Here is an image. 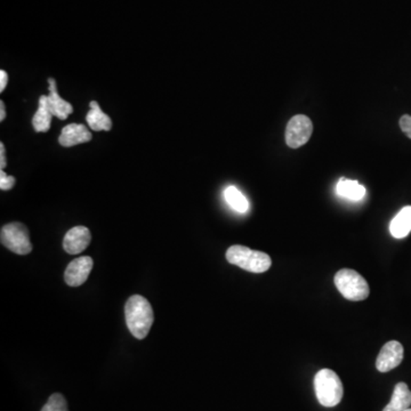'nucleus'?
Returning <instances> with one entry per match:
<instances>
[{
    "label": "nucleus",
    "mask_w": 411,
    "mask_h": 411,
    "mask_svg": "<svg viewBox=\"0 0 411 411\" xmlns=\"http://www.w3.org/2000/svg\"><path fill=\"white\" fill-rule=\"evenodd\" d=\"M126 324L130 334L137 339H144L153 324V310L146 297L134 295L125 305Z\"/></svg>",
    "instance_id": "f257e3e1"
},
{
    "label": "nucleus",
    "mask_w": 411,
    "mask_h": 411,
    "mask_svg": "<svg viewBox=\"0 0 411 411\" xmlns=\"http://www.w3.org/2000/svg\"><path fill=\"white\" fill-rule=\"evenodd\" d=\"M227 260L229 263L251 273L266 272L272 265V260L269 255L240 245L231 246L227 249Z\"/></svg>",
    "instance_id": "f03ea898"
},
{
    "label": "nucleus",
    "mask_w": 411,
    "mask_h": 411,
    "mask_svg": "<svg viewBox=\"0 0 411 411\" xmlns=\"http://www.w3.org/2000/svg\"><path fill=\"white\" fill-rule=\"evenodd\" d=\"M315 396L320 405L331 408L343 399L344 387L339 375L330 369H321L315 377Z\"/></svg>",
    "instance_id": "7ed1b4c3"
},
{
    "label": "nucleus",
    "mask_w": 411,
    "mask_h": 411,
    "mask_svg": "<svg viewBox=\"0 0 411 411\" xmlns=\"http://www.w3.org/2000/svg\"><path fill=\"white\" fill-rule=\"evenodd\" d=\"M334 282L339 293L348 301H365L370 293V288L366 279L354 270H339L335 274Z\"/></svg>",
    "instance_id": "20e7f679"
},
{
    "label": "nucleus",
    "mask_w": 411,
    "mask_h": 411,
    "mask_svg": "<svg viewBox=\"0 0 411 411\" xmlns=\"http://www.w3.org/2000/svg\"><path fill=\"white\" fill-rule=\"evenodd\" d=\"M0 240L7 249L18 255H27L32 251L29 231L25 224L9 223L1 229Z\"/></svg>",
    "instance_id": "39448f33"
},
{
    "label": "nucleus",
    "mask_w": 411,
    "mask_h": 411,
    "mask_svg": "<svg viewBox=\"0 0 411 411\" xmlns=\"http://www.w3.org/2000/svg\"><path fill=\"white\" fill-rule=\"evenodd\" d=\"M313 132L311 119L304 115H295L286 128V143L291 148H298L308 143Z\"/></svg>",
    "instance_id": "423d86ee"
},
{
    "label": "nucleus",
    "mask_w": 411,
    "mask_h": 411,
    "mask_svg": "<svg viewBox=\"0 0 411 411\" xmlns=\"http://www.w3.org/2000/svg\"><path fill=\"white\" fill-rule=\"evenodd\" d=\"M94 262L89 256L78 257L68 265L64 279L70 287H79L87 282Z\"/></svg>",
    "instance_id": "0eeeda50"
},
{
    "label": "nucleus",
    "mask_w": 411,
    "mask_h": 411,
    "mask_svg": "<svg viewBox=\"0 0 411 411\" xmlns=\"http://www.w3.org/2000/svg\"><path fill=\"white\" fill-rule=\"evenodd\" d=\"M403 360V346L401 343L391 341L381 348L376 360L378 372H387L393 370Z\"/></svg>",
    "instance_id": "6e6552de"
},
{
    "label": "nucleus",
    "mask_w": 411,
    "mask_h": 411,
    "mask_svg": "<svg viewBox=\"0 0 411 411\" xmlns=\"http://www.w3.org/2000/svg\"><path fill=\"white\" fill-rule=\"evenodd\" d=\"M91 241V231L86 227H75L64 236L63 248L70 255H78L87 248Z\"/></svg>",
    "instance_id": "1a4fd4ad"
},
{
    "label": "nucleus",
    "mask_w": 411,
    "mask_h": 411,
    "mask_svg": "<svg viewBox=\"0 0 411 411\" xmlns=\"http://www.w3.org/2000/svg\"><path fill=\"white\" fill-rule=\"evenodd\" d=\"M91 139V133L85 125L70 124L61 132L58 143L64 148H71L89 142Z\"/></svg>",
    "instance_id": "9d476101"
},
{
    "label": "nucleus",
    "mask_w": 411,
    "mask_h": 411,
    "mask_svg": "<svg viewBox=\"0 0 411 411\" xmlns=\"http://www.w3.org/2000/svg\"><path fill=\"white\" fill-rule=\"evenodd\" d=\"M49 104L51 113L61 120H65L73 112V106L58 95L55 79H49Z\"/></svg>",
    "instance_id": "9b49d317"
},
{
    "label": "nucleus",
    "mask_w": 411,
    "mask_h": 411,
    "mask_svg": "<svg viewBox=\"0 0 411 411\" xmlns=\"http://www.w3.org/2000/svg\"><path fill=\"white\" fill-rule=\"evenodd\" d=\"M390 232L396 239H403L411 232V206L403 207L390 224Z\"/></svg>",
    "instance_id": "f8f14e48"
},
{
    "label": "nucleus",
    "mask_w": 411,
    "mask_h": 411,
    "mask_svg": "<svg viewBox=\"0 0 411 411\" xmlns=\"http://www.w3.org/2000/svg\"><path fill=\"white\" fill-rule=\"evenodd\" d=\"M51 108L49 104V96L42 95L39 99V108L34 113L32 118V126L37 133H45L51 128V119H53Z\"/></svg>",
    "instance_id": "ddd939ff"
},
{
    "label": "nucleus",
    "mask_w": 411,
    "mask_h": 411,
    "mask_svg": "<svg viewBox=\"0 0 411 411\" xmlns=\"http://www.w3.org/2000/svg\"><path fill=\"white\" fill-rule=\"evenodd\" d=\"M411 391L405 383H398L394 387L390 403L383 411H403L410 408Z\"/></svg>",
    "instance_id": "4468645a"
},
{
    "label": "nucleus",
    "mask_w": 411,
    "mask_h": 411,
    "mask_svg": "<svg viewBox=\"0 0 411 411\" xmlns=\"http://www.w3.org/2000/svg\"><path fill=\"white\" fill-rule=\"evenodd\" d=\"M89 108H91V110L86 115V120H87L88 126L91 127V129L95 130V132L111 129V119H110L109 115H106L101 110L99 103L96 101H91L89 103Z\"/></svg>",
    "instance_id": "2eb2a0df"
},
{
    "label": "nucleus",
    "mask_w": 411,
    "mask_h": 411,
    "mask_svg": "<svg viewBox=\"0 0 411 411\" xmlns=\"http://www.w3.org/2000/svg\"><path fill=\"white\" fill-rule=\"evenodd\" d=\"M336 190L341 197L353 200V201L363 199L365 194H366V189L363 185L359 184L357 181H351V179H341Z\"/></svg>",
    "instance_id": "dca6fc26"
},
{
    "label": "nucleus",
    "mask_w": 411,
    "mask_h": 411,
    "mask_svg": "<svg viewBox=\"0 0 411 411\" xmlns=\"http://www.w3.org/2000/svg\"><path fill=\"white\" fill-rule=\"evenodd\" d=\"M224 197L227 203L230 205L231 208L234 209L238 213H246L248 210V200L240 192L236 186H229L224 191Z\"/></svg>",
    "instance_id": "f3484780"
},
{
    "label": "nucleus",
    "mask_w": 411,
    "mask_h": 411,
    "mask_svg": "<svg viewBox=\"0 0 411 411\" xmlns=\"http://www.w3.org/2000/svg\"><path fill=\"white\" fill-rule=\"evenodd\" d=\"M42 411H69L68 410L67 401L63 396L60 393H55L51 396L49 401L44 405Z\"/></svg>",
    "instance_id": "a211bd4d"
},
{
    "label": "nucleus",
    "mask_w": 411,
    "mask_h": 411,
    "mask_svg": "<svg viewBox=\"0 0 411 411\" xmlns=\"http://www.w3.org/2000/svg\"><path fill=\"white\" fill-rule=\"evenodd\" d=\"M15 185V177L7 175L3 170H0V189L3 191L11 190Z\"/></svg>",
    "instance_id": "6ab92c4d"
},
{
    "label": "nucleus",
    "mask_w": 411,
    "mask_h": 411,
    "mask_svg": "<svg viewBox=\"0 0 411 411\" xmlns=\"http://www.w3.org/2000/svg\"><path fill=\"white\" fill-rule=\"evenodd\" d=\"M400 127L403 133L411 139V115H405L400 119Z\"/></svg>",
    "instance_id": "aec40b11"
},
{
    "label": "nucleus",
    "mask_w": 411,
    "mask_h": 411,
    "mask_svg": "<svg viewBox=\"0 0 411 411\" xmlns=\"http://www.w3.org/2000/svg\"><path fill=\"white\" fill-rule=\"evenodd\" d=\"M6 150H5V146L4 143H0V168L4 170V168L6 167Z\"/></svg>",
    "instance_id": "412c9836"
},
{
    "label": "nucleus",
    "mask_w": 411,
    "mask_h": 411,
    "mask_svg": "<svg viewBox=\"0 0 411 411\" xmlns=\"http://www.w3.org/2000/svg\"><path fill=\"white\" fill-rule=\"evenodd\" d=\"M7 82H8V76H7L6 71L1 70L0 71V91H5L6 88Z\"/></svg>",
    "instance_id": "4be33fe9"
},
{
    "label": "nucleus",
    "mask_w": 411,
    "mask_h": 411,
    "mask_svg": "<svg viewBox=\"0 0 411 411\" xmlns=\"http://www.w3.org/2000/svg\"><path fill=\"white\" fill-rule=\"evenodd\" d=\"M6 118V110H5V103L1 101L0 102V121L5 120Z\"/></svg>",
    "instance_id": "5701e85b"
},
{
    "label": "nucleus",
    "mask_w": 411,
    "mask_h": 411,
    "mask_svg": "<svg viewBox=\"0 0 411 411\" xmlns=\"http://www.w3.org/2000/svg\"><path fill=\"white\" fill-rule=\"evenodd\" d=\"M403 411H411V408L407 409V410H403Z\"/></svg>",
    "instance_id": "b1692460"
}]
</instances>
